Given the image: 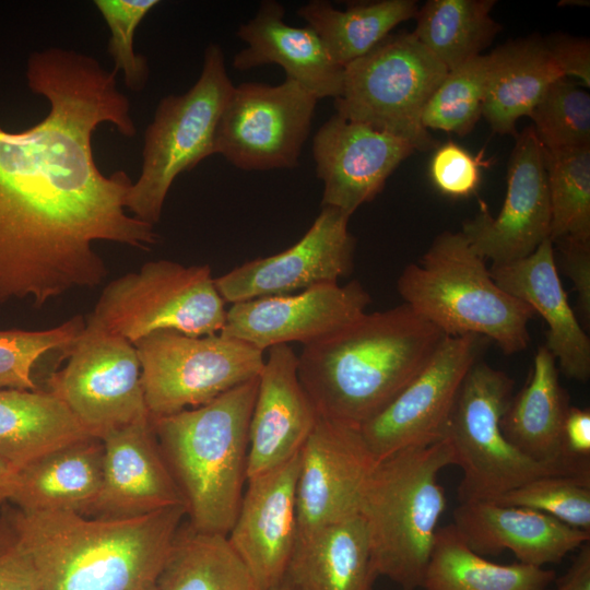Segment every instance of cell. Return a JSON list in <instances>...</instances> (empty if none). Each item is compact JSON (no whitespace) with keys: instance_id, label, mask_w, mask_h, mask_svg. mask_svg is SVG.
I'll return each mask as SVG.
<instances>
[{"instance_id":"b9f144b4","label":"cell","mask_w":590,"mask_h":590,"mask_svg":"<svg viewBox=\"0 0 590 590\" xmlns=\"http://www.w3.org/2000/svg\"><path fill=\"white\" fill-rule=\"evenodd\" d=\"M0 590H43L32 557L7 522L0 523Z\"/></svg>"},{"instance_id":"7a4b0ae2","label":"cell","mask_w":590,"mask_h":590,"mask_svg":"<svg viewBox=\"0 0 590 590\" xmlns=\"http://www.w3.org/2000/svg\"><path fill=\"white\" fill-rule=\"evenodd\" d=\"M185 515L184 505L128 519L14 509L7 523L32 557L43 590H158Z\"/></svg>"},{"instance_id":"6da1fadb","label":"cell","mask_w":590,"mask_h":590,"mask_svg":"<svg viewBox=\"0 0 590 590\" xmlns=\"http://www.w3.org/2000/svg\"><path fill=\"white\" fill-rule=\"evenodd\" d=\"M117 72L72 49L46 48L27 59L30 90L50 104L22 131L0 127V304L42 308L68 292L94 288L107 268L94 243L149 250L154 226L127 213L132 180L96 166L92 138L102 122L137 133Z\"/></svg>"},{"instance_id":"603a6c76","label":"cell","mask_w":590,"mask_h":590,"mask_svg":"<svg viewBox=\"0 0 590 590\" xmlns=\"http://www.w3.org/2000/svg\"><path fill=\"white\" fill-rule=\"evenodd\" d=\"M452 524L476 554L512 552L519 563L543 567L559 563L590 541V532L543 512L491 499L460 503Z\"/></svg>"},{"instance_id":"8fae6325","label":"cell","mask_w":590,"mask_h":590,"mask_svg":"<svg viewBox=\"0 0 590 590\" xmlns=\"http://www.w3.org/2000/svg\"><path fill=\"white\" fill-rule=\"evenodd\" d=\"M134 346L151 417L203 405L258 378L266 361L263 351L221 333L158 331Z\"/></svg>"},{"instance_id":"2e32d148","label":"cell","mask_w":590,"mask_h":590,"mask_svg":"<svg viewBox=\"0 0 590 590\" xmlns=\"http://www.w3.org/2000/svg\"><path fill=\"white\" fill-rule=\"evenodd\" d=\"M375 463L358 427L319 417L299 451L297 543L358 515Z\"/></svg>"},{"instance_id":"52a82bcc","label":"cell","mask_w":590,"mask_h":590,"mask_svg":"<svg viewBox=\"0 0 590 590\" xmlns=\"http://www.w3.org/2000/svg\"><path fill=\"white\" fill-rule=\"evenodd\" d=\"M234 86L221 47L210 44L197 82L160 101L144 133L141 174L126 199L132 216L158 223L176 177L214 154L217 122Z\"/></svg>"},{"instance_id":"7402d4cb","label":"cell","mask_w":590,"mask_h":590,"mask_svg":"<svg viewBox=\"0 0 590 590\" xmlns=\"http://www.w3.org/2000/svg\"><path fill=\"white\" fill-rule=\"evenodd\" d=\"M319 417L300 382L298 355L286 344L270 347L250 418L247 480L295 457Z\"/></svg>"},{"instance_id":"e0dca14e","label":"cell","mask_w":590,"mask_h":590,"mask_svg":"<svg viewBox=\"0 0 590 590\" xmlns=\"http://www.w3.org/2000/svg\"><path fill=\"white\" fill-rule=\"evenodd\" d=\"M369 304V294L356 280L322 284L232 304L220 333L263 352L291 342L306 346L355 321Z\"/></svg>"},{"instance_id":"d590c367","label":"cell","mask_w":590,"mask_h":590,"mask_svg":"<svg viewBox=\"0 0 590 590\" xmlns=\"http://www.w3.org/2000/svg\"><path fill=\"white\" fill-rule=\"evenodd\" d=\"M491 70V55H480L448 71L426 103L424 127L464 137L482 116Z\"/></svg>"},{"instance_id":"44dd1931","label":"cell","mask_w":590,"mask_h":590,"mask_svg":"<svg viewBox=\"0 0 590 590\" xmlns=\"http://www.w3.org/2000/svg\"><path fill=\"white\" fill-rule=\"evenodd\" d=\"M99 439L104 447L103 483L90 512L94 518L128 519L185 506L151 417L113 429Z\"/></svg>"},{"instance_id":"cb8c5ba5","label":"cell","mask_w":590,"mask_h":590,"mask_svg":"<svg viewBox=\"0 0 590 590\" xmlns=\"http://www.w3.org/2000/svg\"><path fill=\"white\" fill-rule=\"evenodd\" d=\"M491 275L505 292L540 314L547 323L545 347L562 373L586 381L590 376V340L571 309L558 275L553 243L544 240L524 259L492 266Z\"/></svg>"},{"instance_id":"e575fe53","label":"cell","mask_w":590,"mask_h":590,"mask_svg":"<svg viewBox=\"0 0 590 590\" xmlns=\"http://www.w3.org/2000/svg\"><path fill=\"white\" fill-rule=\"evenodd\" d=\"M542 151L551 205L550 240L567 236L590 240V145Z\"/></svg>"},{"instance_id":"4dcf8cb0","label":"cell","mask_w":590,"mask_h":590,"mask_svg":"<svg viewBox=\"0 0 590 590\" xmlns=\"http://www.w3.org/2000/svg\"><path fill=\"white\" fill-rule=\"evenodd\" d=\"M413 0L354 2L337 10L330 2L312 0L297 10L321 39L332 61L341 68L367 55L400 23L415 19Z\"/></svg>"},{"instance_id":"ab89813d","label":"cell","mask_w":590,"mask_h":590,"mask_svg":"<svg viewBox=\"0 0 590 590\" xmlns=\"http://www.w3.org/2000/svg\"><path fill=\"white\" fill-rule=\"evenodd\" d=\"M158 3V0L94 1L110 32L107 50L114 61L113 70L122 72L125 84L132 92H141L150 75L146 57L134 51L135 30Z\"/></svg>"},{"instance_id":"30bf717a","label":"cell","mask_w":590,"mask_h":590,"mask_svg":"<svg viewBox=\"0 0 590 590\" xmlns=\"http://www.w3.org/2000/svg\"><path fill=\"white\" fill-rule=\"evenodd\" d=\"M512 388L514 380L506 373L480 359L462 381L445 437L455 464L462 470L460 503L495 499L540 476H578L564 467L530 459L506 439L500 420Z\"/></svg>"},{"instance_id":"ba28073f","label":"cell","mask_w":590,"mask_h":590,"mask_svg":"<svg viewBox=\"0 0 590 590\" xmlns=\"http://www.w3.org/2000/svg\"><path fill=\"white\" fill-rule=\"evenodd\" d=\"M225 304L209 266L161 259L109 282L86 326L132 344L158 331L211 335L225 324Z\"/></svg>"},{"instance_id":"4fadbf2b","label":"cell","mask_w":590,"mask_h":590,"mask_svg":"<svg viewBox=\"0 0 590 590\" xmlns=\"http://www.w3.org/2000/svg\"><path fill=\"white\" fill-rule=\"evenodd\" d=\"M66 367L49 388L91 436L151 417L145 404L141 365L134 344L86 326L69 349Z\"/></svg>"},{"instance_id":"f35d334b","label":"cell","mask_w":590,"mask_h":590,"mask_svg":"<svg viewBox=\"0 0 590 590\" xmlns=\"http://www.w3.org/2000/svg\"><path fill=\"white\" fill-rule=\"evenodd\" d=\"M85 327L81 317L47 330H0V390H36L32 369L46 353L70 349Z\"/></svg>"},{"instance_id":"7dc6e473","label":"cell","mask_w":590,"mask_h":590,"mask_svg":"<svg viewBox=\"0 0 590 590\" xmlns=\"http://www.w3.org/2000/svg\"><path fill=\"white\" fill-rule=\"evenodd\" d=\"M15 471L0 458V505L9 500Z\"/></svg>"},{"instance_id":"c3c4849f","label":"cell","mask_w":590,"mask_h":590,"mask_svg":"<svg viewBox=\"0 0 590 590\" xmlns=\"http://www.w3.org/2000/svg\"><path fill=\"white\" fill-rule=\"evenodd\" d=\"M267 590H298L291 581L290 579L284 576V578L279 581L276 585L272 586L271 588Z\"/></svg>"},{"instance_id":"9c48e42d","label":"cell","mask_w":590,"mask_h":590,"mask_svg":"<svg viewBox=\"0 0 590 590\" xmlns=\"http://www.w3.org/2000/svg\"><path fill=\"white\" fill-rule=\"evenodd\" d=\"M447 73L412 32L390 34L344 68L337 115L403 139L415 151L432 150L437 141L422 115Z\"/></svg>"},{"instance_id":"3957f363","label":"cell","mask_w":590,"mask_h":590,"mask_svg":"<svg viewBox=\"0 0 590 590\" xmlns=\"http://www.w3.org/2000/svg\"><path fill=\"white\" fill-rule=\"evenodd\" d=\"M445 337L406 304L365 312L304 346L298 376L321 417L359 428L423 369Z\"/></svg>"},{"instance_id":"277c9868","label":"cell","mask_w":590,"mask_h":590,"mask_svg":"<svg viewBox=\"0 0 590 590\" xmlns=\"http://www.w3.org/2000/svg\"><path fill=\"white\" fill-rule=\"evenodd\" d=\"M257 389L255 378L203 405L151 417L189 524L198 531L226 536L237 516Z\"/></svg>"},{"instance_id":"8992f818","label":"cell","mask_w":590,"mask_h":590,"mask_svg":"<svg viewBox=\"0 0 590 590\" xmlns=\"http://www.w3.org/2000/svg\"><path fill=\"white\" fill-rule=\"evenodd\" d=\"M397 286L404 304L445 335H481L506 355L529 344L534 310L496 284L461 232L439 234L418 263L404 268Z\"/></svg>"},{"instance_id":"f6af8a7d","label":"cell","mask_w":590,"mask_h":590,"mask_svg":"<svg viewBox=\"0 0 590 590\" xmlns=\"http://www.w3.org/2000/svg\"><path fill=\"white\" fill-rule=\"evenodd\" d=\"M543 40L565 78L576 76L587 86L590 85V45L588 39L557 34Z\"/></svg>"},{"instance_id":"ffe728a7","label":"cell","mask_w":590,"mask_h":590,"mask_svg":"<svg viewBox=\"0 0 590 590\" xmlns=\"http://www.w3.org/2000/svg\"><path fill=\"white\" fill-rule=\"evenodd\" d=\"M414 151L396 135L331 116L312 140L316 173L323 182L321 206L351 216L381 192L388 177Z\"/></svg>"},{"instance_id":"5bb4252c","label":"cell","mask_w":590,"mask_h":590,"mask_svg":"<svg viewBox=\"0 0 590 590\" xmlns=\"http://www.w3.org/2000/svg\"><path fill=\"white\" fill-rule=\"evenodd\" d=\"M489 340L446 335L423 369L379 413L359 426L375 462L446 437L462 381Z\"/></svg>"},{"instance_id":"4316f807","label":"cell","mask_w":590,"mask_h":590,"mask_svg":"<svg viewBox=\"0 0 590 590\" xmlns=\"http://www.w3.org/2000/svg\"><path fill=\"white\" fill-rule=\"evenodd\" d=\"M569 408L568 394L558 380L556 359L543 345L534 356L528 384L510 399L500 428L506 439L530 459L560 465L582 476L567 467L560 456L563 425Z\"/></svg>"},{"instance_id":"9a60e30c","label":"cell","mask_w":590,"mask_h":590,"mask_svg":"<svg viewBox=\"0 0 590 590\" xmlns=\"http://www.w3.org/2000/svg\"><path fill=\"white\" fill-rule=\"evenodd\" d=\"M350 217L339 209L322 206L309 229L290 248L215 278L223 300L235 304L339 283L353 270L355 239L349 231Z\"/></svg>"},{"instance_id":"d4e9b609","label":"cell","mask_w":590,"mask_h":590,"mask_svg":"<svg viewBox=\"0 0 590 590\" xmlns=\"http://www.w3.org/2000/svg\"><path fill=\"white\" fill-rule=\"evenodd\" d=\"M284 14L280 2L261 1L255 16L237 30L246 48L235 55L234 68L245 71L275 63L287 79L318 99L337 98L342 92L344 69L332 61L312 28L291 26L284 22Z\"/></svg>"},{"instance_id":"8d00e7d4","label":"cell","mask_w":590,"mask_h":590,"mask_svg":"<svg viewBox=\"0 0 590 590\" xmlns=\"http://www.w3.org/2000/svg\"><path fill=\"white\" fill-rule=\"evenodd\" d=\"M529 117L543 149L590 145V96L565 76L547 87Z\"/></svg>"},{"instance_id":"83f0119b","label":"cell","mask_w":590,"mask_h":590,"mask_svg":"<svg viewBox=\"0 0 590 590\" xmlns=\"http://www.w3.org/2000/svg\"><path fill=\"white\" fill-rule=\"evenodd\" d=\"M88 437L93 436L51 391L0 390V458L14 471Z\"/></svg>"},{"instance_id":"74e56055","label":"cell","mask_w":590,"mask_h":590,"mask_svg":"<svg viewBox=\"0 0 590 590\" xmlns=\"http://www.w3.org/2000/svg\"><path fill=\"white\" fill-rule=\"evenodd\" d=\"M491 500L533 509L590 532V477L540 476Z\"/></svg>"},{"instance_id":"ac0fdd59","label":"cell","mask_w":590,"mask_h":590,"mask_svg":"<svg viewBox=\"0 0 590 590\" xmlns=\"http://www.w3.org/2000/svg\"><path fill=\"white\" fill-rule=\"evenodd\" d=\"M471 248L492 266L527 258L551 233V205L543 151L531 127L516 135L507 176V192L497 216L482 206L462 224Z\"/></svg>"},{"instance_id":"836d02e7","label":"cell","mask_w":590,"mask_h":590,"mask_svg":"<svg viewBox=\"0 0 590 590\" xmlns=\"http://www.w3.org/2000/svg\"><path fill=\"white\" fill-rule=\"evenodd\" d=\"M158 590H256L225 535L180 526L158 578Z\"/></svg>"},{"instance_id":"f546056e","label":"cell","mask_w":590,"mask_h":590,"mask_svg":"<svg viewBox=\"0 0 590 590\" xmlns=\"http://www.w3.org/2000/svg\"><path fill=\"white\" fill-rule=\"evenodd\" d=\"M489 55L482 116L496 133L517 135L516 122L529 116L547 87L564 75L543 39L510 42Z\"/></svg>"},{"instance_id":"1f68e13d","label":"cell","mask_w":590,"mask_h":590,"mask_svg":"<svg viewBox=\"0 0 590 590\" xmlns=\"http://www.w3.org/2000/svg\"><path fill=\"white\" fill-rule=\"evenodd\" d=\"M552 569L496 564L473 552L455 526L438 528L422 588L425 590H548Z\"/></svg>"},{"instance_id":"60d3db41","label":"cell","mask_w":590,"mask_h":590,"mask_svg":"<svg viewBox=\"0 0 590 590\" xmlns=\"http://www.w3.org/2000/svg\"><path fill=\"white\" fill-rule=\"evenodd\" d=\"M482 155L473 156L455 142L438 146L429 164V176L441 193L465 198L475 192L481 180Z\"/></svg>"},{"instance_id":"7c38bea8","label":"cell","mask_w":590,"mask_h":590,"mask_svg":"<svg viewBox=\"0 0 590 590\" xmlns=\"http://www.w3.org/2000/svg\"><path fill=\"white\" fill-rule=\"evenodd\" d=\"M317 102L287 78L278 85L245 82L234 86L217 122L214 154L243 170L295 167Z\"/></svg>"},{"instance_id":"f1b7e54d","label":"cell","mask_w":590,"mask_h":590,"mask_svg":"<svg viewBox=\"0 0 590 590\" xmlns=\"http://www.w3.org/2000/svg\"><path fill=\"white\" fill-rule=\"evenodd\" d=\"M285 576L298 590H373L378 576L362 517L298 542Z\"/></svg>"},{"instance_id":"ee69618b","label":"cell","mask_w":590,"mask_h":590,"mask_svg":"<svg viewBox=\"0 0 590 590\" xmlns=\"http://www.w3.org/2000/svg\"><path fill=\"white\" fill-rule=\"evenodd\" d=\"M560 456L576 473L590 477V411L570 406L563 425Z\"/></svg>"},{"instance_id":"484cf974","label":"cell","mask_w":590,"mask_h":590,"mask_svg":"<svg viewBox=\"0 0 590 590\" xmlns=\"http://www.w3.org/2000/svg\"><path fill=\"white\" fill-rule=\"evenodd\" d=\"M104 447L88 437L15 471L9 500L27 512L90 514L102 488Z\"/></svg>"},{"instance_id":"d6a6232c","label":"cell","mask_w":590,"mask_h":590,"mask_svg":"<svg viewBox=\"0 0 590 590\" xmlns=\"http://www.w3.org/2000/svg\"><path fill=\"white\" fill-rule=\"evenodd\" d=\"M494 0H429L412 32L448 71L477 57L502 26L491 15Z\"/></svg>"},{"instance_id":"bcb514c9","label":"cell","mask_w":590,"mask_h":590,"mask_svg":"<svg viewBox=\"0 0 590 590\" xmlns=\"http://www.w3.org/2000/svg\"><path fill=\"white\" fill-rule=\"evenodd\" d=\"M578 550L570 567L552 590H590V541Z\"/></svg>"},{"instance_id":"7bdbcfd3","label":"cell","mask_w":590,"mask_h":590,"mask_svg":"<svg viewBox=\"0 0 590 590\" xmlns=\"http://www.w3.org/2000/svg\"><path fill=\"white\" fill-rule=\"evenodd\" d=\"M558 244L559 267L571 280L583 322H590V240L563 237ZM553 243V244H554Z\"/></svg>"},{"instance_id":"5b68a950","label":"cell","mask_w":590,"mask_h":590,"mask_svg":"<svg viewBox=\"0 0 590 590\" xmlns=\"http://www.w3.org/2000/svg\"><path fill=\"white\" fill-rule=\"evenodd\" d=\"M455 464L447 438L398 451L373 467L358 515L373 565L402 590L422 588L439 519L447 507L439 473Z\"/></svg>"},{"instance_id":"d6986e66","label":"cell","mask_w":590,"mask_h":590,"mask_svg":"<svg viewBox=\"0 0 590 590\" xmlns=\"http://www.w3.org/2000/svg\"><path fill=\"white\" fill-rule=\"evenodd\" d=\"M299 452L285 463L247 480L227 542L256 590L281 581L298 540L296 483Z\"/></svg>"}]
</instances>
